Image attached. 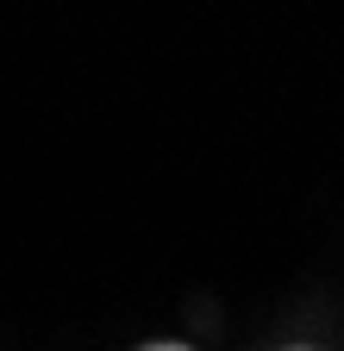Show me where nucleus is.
<instances>
[{
    "label": "nucleus",
    "mask_w": 344,
    "mask_h": 351,
    "mask_svg": "<svg viewBox=\"0 0 344 351\" xmlns=\"http://www.w3.org/2000/svg\"><path fill=\"white\" fill-rule=\"evenodd\" d=\"M294 351H307V345H294Z\"/></svg>",
    "instance_id": "2"
},
{
    "label": "nucleus",
    "mask_w": 344,
    "mask_h": 351,
    "mask_svg": "<svg viewBox=\"0 0 344 351\" xmlns=\"http://www.w3.org/2000/svg\"><path fill=\"white\" fill-rule=\"evenodd\" d=\"M150 351H182V345H150Z\"/></svg>",
    "instance_id": "1"
}]
</instances>
